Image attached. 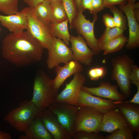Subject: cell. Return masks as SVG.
Segmentation results:
<instances>
[{"label": "cell", "instance_id": "cell-1", "mask_svg": "<svg viewBox=\"0 0 139 139\" xmlns=\"http://www.w3.org/2000/svg\"><path fill=\"white\" fill-rule=\"evenodd\" d=\"M44 49L27 31L10 33L2 42L3 57L18 67H26L40 61Z\"/></svg>", "mask_w": 139, "mask_h": 139}, {"label": "cell", "instance_id": "cell-2", "mask_svg": "<svg viewBox=\"0 0 139 139\" xmlns=\"http://www.w3.org/2000/svg\"><path fill=\"white\" fill-rule=\"evenodd\" d=\"M58 91L55 86L53 80L44 71L39 70L34 80L31 101L40 111L43 110L54 102Z\"/></svg>", "mask_w": 139, "mask_h": 139}, {"label": "cell", "instance_id": "cell-3", "mask_svg": "<svg viewBox=\"0 0 139 139\" xmlns=\"http://www.w3.org/2000/svg\"><path fill=\"white\" fill-rule=\"evenodd\" d=\"M40 111L31 100H25L10 111L3 120L17 131L25 132Z\"/></svg>", "mask_w": 139, "mask_h": 139}, {"label": "cell", "instance_id": "cell-4", "mask_svg": "<svg viewBox=\"0 0 139 139\" xmlns=\"http://www.w3.org/2000/svg\"><path fill=\"white\" fill-rule=\"evenodd\" d=\"M111 62V80L116 82L125 98H127L132 93L129 77L134 61L129 55L125 54L114 58Z\"/></svg>", "mask_w": 139, "mask_h": 139}, {"label": "cell", "instance_id": "cell-5", "mask_svg": "<svg viewBox=\"0 0 139 139\" xmlns=\"http://www.w3.org/2000/svg\"><path fill=\"white\" fill-rule=\"evenodd\" d=\"M22 10L27 18L28 26L27 31L41 43L44 49L50 50L53 43L54 37L51 34L49 25L46 24L37 17L34 8L28 6Z\"/></svg>", "mask_w": 139, "mask_h": 139}, {"label": "cell", "instance_id": "cell-6", "mask_svg": "<svg viewBox=\"0 0 139 139\" xmlns=\"http://www.w3.org/2000/svg\"><path fill=\"white\" fill-rule=\"evenodd\" d=\"M103 114L92 107H79L75 122V132L84 131L99 133Z\"/></svg>", "mask_w": 139, "mask_h": 139}, {"label": "cell", "instance_id": "cell-7", "mask_svg": "<svg viewBox=\"0 0 139 139\" xmlns=\"http://www.w3.org/2000/svg\"><path fill=\"white\" fill-rule=\"evenodd\" d=\"M93 18V21L91 22L86 19L83 12L77 11L75 16L70 24V28L75 29L78 33L82 35L94 55H97L101 50L98 46L97 39L94 32V25L98 18Z\"/></svg>", "mask_w": 139, "mask_h": 139}, {"label": "cell", "instance_id": "cell-8", "mask_svg": "<svg viewBox=\"0 0 139 139\" xmlns=\"http://www.w3.org/2000/svg\"><path fill=\"white\" fill-rule=\"evenodd\" d=\"M56 116L71 138L75 132L74 124L79 107L64 103L54 102L48 108Z\"/></svg>", "mask_w": 139, "mask_h": 139}, {"label": "cell", "instance_id": "cell-9", "mask_svg": "<svg viewBox=\"0 0 139 139\" xmlns=\"http://www.w3.org/2000/svg\"><path fill=\"white\" fill-rule=\"evenodd\" d=\"M46 63L48 68L51 69L61 63L66 64L74 60L73 52L61 39L54 37L51 48L48 50Z\"/></svg>", "mask_w": 139, "mask_h": 139}, {"label": "cell", "instance_id": "cell-10", "mask_svg": "<svg viewBox=\"0 0 139 139\" xmlns=\"http://www.w3.org/2000/svg\"><path fill=\"white\" fill-rule=\"evenodd\" d=\"M74 75L73 79L66 84L65 88L58 94L54 102L77 106L80 92L86 79L81 73H76Z\"/></svg>", "mask_w": 139, "mask_h": 139}, {"label": "cell", "instance_id": "cell-11", "mask_svg": "<svg viewBox=\"0 0 139 139\" xmlns=\"http://www.w3.org/2000/svg\"><path fill=\"white\" fill-rule=\"evenodd\" d=\"M133 4L128 1L126 4L119 5V8L125 14L128 21L129 35L125 45L129 50L137 48L139 46V25L134 15Z\"/></svg>", "mask_w": 139, "mask_h": 139}, {"label": "cell", "instance_id": "cell-12", "mask_svg": "<svg viewBox=\"0 0 139 139\" xmlns=\"http://www.w3.org/2000/svg\"><path fill=\"white\" fill-rule=\"evenodd\" d=\"M115 101L93 95L81 89L78 98L77 106L93 107L103 114L117 108Z\"/></svg>", "mask_w": 139, "mask_h": 139}, {"label": "cell", "instance_id": "cell-13", "mask_svg": "<svg viewBox=\"0 0 139 139\" xmlns=\"http://www.w3.org/2000/svg\"><path fill=\"white\" fill-rule=\"evenodd\" d=\"M70 42L74 60L86 66H90L95 55L83 37L80 34L76 37L71 36Z\"/></svg>", "mask_w": 139, "mask_h": 139}, {"label": "cell", "instance_id": "cell-14", "mask_svg": "<svg viewBox=\"0 0 139 139\" xmlns=\"http://www.w3.org/2000/svg\"><path fill=\"white\" fill-rule=\"evenodd\" d=\"M38 117L42 121L54 139H70L55 115L48 108L40 111Z\"/></svg>", "mask_w": 139, "mask_h": 139}, {"label": "cell", "instance_id": "cell-15", "mask_svg": "<svg viewBox=\"0 0 139 139\" xmlns=\"http://www.w3.org/2000/svg\"><path fill=\"white\" fill-rule=\"evenodd\" d=\"M129 126L123 115L117 108L103 114L99 132L111 133L119 128Z\"/></svg>", "mask_w": 139, "mask_h": 139}, {"label": "cell", "instance_id": "cell-16", "mask_svg": "<svg viewBox=\"0 0 139 139\" xmlns=\"http://www.w3.org/2000/svg\"><path fill=\"white\" fill-rule=\"evenodd\" d=\"M118 85H113L109 82H102L99 86L89 87L83 86L82 89L94 96L117 101H124L125 98L122 93L118 91Z\"/></svg>", "mask_w": 139, "mask_h": 139}, {"label": "cell", "instance_id": "cell-17", "mask_svg": "<svg viewBox=\"0 0 139 139\" xmlns=\"http://www.w3.org/2000/svg\"><path fill=\"white\" fill-rule=\"evenodd\" d=\"M0 22L3 27L12 33H20L28 28L27 17L22 10L16 14L6 15L0 14Z\"/></svg>", "mask_w": 139, "mask_h": 139}, {"label": "cell", "instance_id": "cell-18", "mask_svg": "<svg viewBox=\"0 0 139 139\" xmlns=\"http://www.w3.org/2000/svg\"><path fill=\"white\" fill-rule=\"evenodd\" d=\"M65 64L63 66L58 65L55 67L56 75L53 81L55 88L58 90L68 78L83 71V66L77 61L72 60Z\"/></svg>", "mask_w": 139, "mask_h": 139}, {"label": "cell", "instance_id": "cell-19", "mask_svg": "<svg viewBox=\"0 0 139 139\" xmlns=\"http://www.w3.org/2000/svg\"><path fill=\"white\" fill-rule=\"evenodd\" d=\"M117 108L124 116L129 126L136 133L139 132V108L133 103L120 102Z\"/></svg>", "mask_w": 139, "mask_h": 139}, {"label": "cell", "instance_id": "cell-20", "mask_svg": "<svg viewBox=\"0 0 139 139\" xmlns=\"http://www.w3.org/2000/svg\"><path fill=\"white\" fill-rule=\"evenodd\" d=\"M24 132L28 139H54L42 121L38 116Z\"/></svg>", "mask_w": 139, "mask_h": 139}, {"label": "cell", "instance_id": "cell-21", "mask_svg": "<svg viewBox=\"0 0 139 139\" xmlns=\"http://www.w3.org/2000/svg\"><path fill=\"white\" fill-rule=\"evenodd\" d=\"M68 22L67 19L61 22L50 23L49 25L53 37L61 39L67 46L70 44L71 37L68 25Z\"/></svg>", "mask_w": 139, "mask_h": 139}, {"label": "cell", "instance_id": "cell-22", "mask_svg": "<svg viewBox=\"0 0 139 139\" xmlns=\"http://www.w3.org/2000/svg\"><path fill=\"white\" fill-rule=\"evenodd\" d=\"M124 30L115 27L112 28H106L103 33L98 39V46L102 51L106 45L109 41L123 34Z\"/></svg>", "mask_w": 139, "mask_h": 139}, {"label": "cell", "instance_id": "cell-23", "mask_svg": "<svg viewBox=\"0 0 139 139\" xmlns=\"http://www.w3.org/2000/svg\"><path fill=\"white\" fill-rule=\"evenodd\" d=\"M67 19H68L62 2L51 3L50 23L61 22Z\"/></svg>", "mask_w": 139, "mask_h": 139}, {"label": "cell", "instance_id": "cell-24", "mask_svg": "<svg viewBox=\"0 0 139 139\" xmlns=\"http://www.w3.org/2000/svg\"><path fill=\"white\" fill-rule=\"evenodd\" d=\"M51 3L49 0H44L35 8V14L37 17L46 24L49 25Z\"/></svg>", "mask_w": 139, "mask_h": 139}, {"label": "cell", "instance_id": "cell-25", "mask_svg": "<svg viewBox=\"0 0 139 139\" xmlns=\"http://www.w3.org/2000/svg\"><path fill=\"white\" fill-rule=\"evenodd\" d=\"M128 39L123 34L110 41L102 50L103 54L106 55L120 50L125 45Z\"/></svg>", "mask_w": 139, "mask_h": 139}, {"label": "cell", "instance_id": "cell-26", "mask_svg": "<svg viewBox=\"0 0 139 139\" xmlns=\"http://www.w3.org/2000/svg\"><path fill=\"white\" fill-rule=\"evenodd\" d=\"M19 0H0V12L6 15L18 13Z\"/></svg>", "mask_w": 139, "mask_h": 139}, {"label": "cell", "instance_id": "cell-27", "mask_svg": "<svg viewBox=\"0 0 139 139\" xmlns=\"http://www.w3.org/2000/svg\"><path fill=\"white\" fill-rule=\"evenodd\" d=\"M133 131L129 126L118 129L105 137L106 139H133Z\"/></svg>", "mask_w": 139, "mask_h": 139}, {"label": "cell", "instance_id": "cell-28", "mask_svg": "<svg viewBox=\"0 0 139 139\" xmlns=\"http://www.w3.org/2000/svg\"><path fill=\"white\" fill-rule=\"evenodd\" d=\"M110 10L113 15V19L115 27L125 30L126 29L127 20L123 12L115 6L110 7Z\"/></svg>", "mask_w": 139, "mask_h": 139}, {"label": "cell", "instance_id": "cell-29", "mask_svg": "<svg viewBox=\"0 0 139 139\" xmlns=\"http://www.w3.org/2000/svg\"><path fill=\"white\" fill-rule=\"evenodd\" d=\"M62 2L70 24L77 11L74 0H62Z\"/></svg>", "mask_w": 139, "mask_h": 139}, {"label": "cell", "instance_id": "cell-30", "mask_svg": "<svg viewBox=\"0 0 139 139\" xmlns=\"http://www.w3.org/2000/svg\"><path fill=\"white\" fill-rule=\"evenodd\" d=\"M74 139H106L105 137L99 133L84 131L75 132L73 137Z\"/></svg>", "mask_w": 139, "mask_h": 139}, {"label": "cell", "instance_id": "cell-31", "mask_svg": "<svg viewBox=\"0 0 139 139\" xmlns=\"http://www.w3.org/2000/svg\"><path fill=\"white\" fill-rule=\"evenodd\" d=\"M107 73V70L104 66L92 68L88 72V75L91 80L97 81L104 77Z\"/></svg>", "mask_w": 139, "mask_h": 139}, {"label": "cell", "instance_id": "cell-32", "mask_svg": "<svg viewBox=\"0 0 139 139\" xmlns=\"http://www.w3.org/2000/svg\"><path fill=\"white\" fill-rule=\"evenodd\" d=\"M129 79L131 83L136 86L139 85V67L137 65H132Z\"/></svg>", "mask_w": 139, "mask_h": 139}, {"label": "cell", "instance_id": "cell-33", "mask_svg": "<svg viewBox=\"0 0 139 139\" xmlns=\"http://www.w3.org/2000/svg\"><path fill=\"white\" fill-rule=\"evenodd\" d=\"M92 5L94 12L93 16H98L97 13L105 8L104 0H92Z\"/></svg>", "mask_w": 139, "mask_h": 139}, {"label": "cell", "instance_id": "cell-34", "mask_svg": "<svg viewBox=\"0 0 139 139\" xmlns=\"http://www.w3.org/2000/svg\"><path fill=\"white\" fill-rule=\"evenodd\" d=\"M102 21L106 28H112L115 27L113 17L108 13L103 15Z\"/></svg>", "mask_w": 139, "mask_h": 139}, {"label": "cell", "instance_id": "cell-35", "mask_svg": "<svg viewBox=\"0 0 139 139\" xmlns=\"http://www.w3.org/2000/svg\"><path fill=\"white\" fill-rule=\"evenodd\" d=\"M128 0H104V6L105 8H109L111 6L126 4Z\"/></svg>", "mask_w": 139, "mask_h": 139}, {"label": "cell", "instance_id": "cell-36", "mask_svg": "<svg viewBox=\"0 0 139 139\" xmlns=\"http://www.w3.org/2000/svg\"><path fill=\"white\" fill-rule=\"evenodd\" d=\"M137 88L136 93L135 94L133 98L131 100L122 101H115V103H117L120 102L130 103L135 104H139V85L136 86Z\"/></svg>", "mask_w": 139, "mask_h": 139}, {"label": "cell", "instance_id": "cell-37", "mask_svg": "<svg viewBox=\"0 0 139 139\" xmlns=\"http://www.w3.org/2000/svg\"><path fill=\"white\" fill-rule=\"evenodd\" d=\"M82 5L84 10H88L93 15L94 12L92 6V0H82Z\"/></svg>", "mask_w": 139, "mask_h": 139}, {"label": "cell", "instance_id": "cell-38", "mask_svg": "<svg viewBox=\"0 0 139 139\" xmlns=\"http://www.w3.org/2000/svg\"><path fill=\"white\" fill-rule=\"evenodd\" d=\"M24 3L29 7L35 8L38 5L42 2L44 0H23Z\"/></svg>", "mask_w": 139, "mask_h": 139}, {"label": "cell", "instance_id": "cell-39", "mask_svg": "<svg viewBox=\"0 0 139 139\" xmlns=\"http://www.w3.org/2000/svg\"><path fill=\"white\" fill-rule=\"evenodd\" d=\"M77 11L83 12L85 11L82 5V0H74Z\"/></svg>", "mask_w": 139, "mask_h": 139}, {"label": "cell", "instance_id": "cell-40", "mask_svg": "<svg viewBox=\"0 0 139 139\" xmlns=\"http://www.w3.org/2000/svg\"><path fill=\"white\" fill-rule=\"evenodd\" d=\"M12 138V136L10 133L0 131V139H11Z\"/></svg>", "mask_w": 139, "mask_h": 139}, {"label": "cell", "instance_id": "cell-41", "mask_svg": "<svg viewBox=\"0 0 139 139\" xmlns=\"http://www.w3.org/2000/svg\"><path fill=\"white\" fill-rule=\"evenodd\" d=\"M135 18L138 22H139V8H133Z\"/></svg>", "mask_w": 139, "mask_h": 139}, {"label": "cell", "instance_id": "cell-42", "mask_svg": "<svg viewBox=\"0 0 139 139\" xmlns=\"http://www.w3.org/2000/svg\"><path fill=\"white\" fill-rule=\"evenodd\" d=\"M18 138L19 139H28L27 136L25 135L20 136Z\"/></svg>", "mask_w": 139, "mask_h": 139}, {"label": "cell", "instance_id": "cell-43", "mask_svg": "<svg viewBox=\"0 0 139 139\" xmlns=\"http://www.w3.org/2000/svg\"><path fill=\"white\" fill-rule=\"evenodd\" d=\"M51 3L58 2V1H62V0H49Z\"/></svg>", "mask_w": 139, "mask_h": 139}, {"label": "cell", "instance_id": "cell-44", "mask_svg": "<svg viewBox=\"0 0 139 139\" xmlns=\"http://www.w3.org/2000/svg\"><path fill=\"white\" fill-rule=\"evenodd\" d=\"M138 0H128V1H130L133 4Z\"/></svg>", "mask_w": 139, "mask_h": 139}, {"label": "cell", "instance_id": "cell-45", "mask_svg": "<svg viewBox=\"0 0 139 139\" xmlns=\"http://www.w3.org/2000/svg\"><path fill=\"white\" fill-rule=\"evenodd\" d=\"M1 29L0 28V31H1Z\"/></svg>", "mask_w": 139, "mask_h": 139}]
</instances>
